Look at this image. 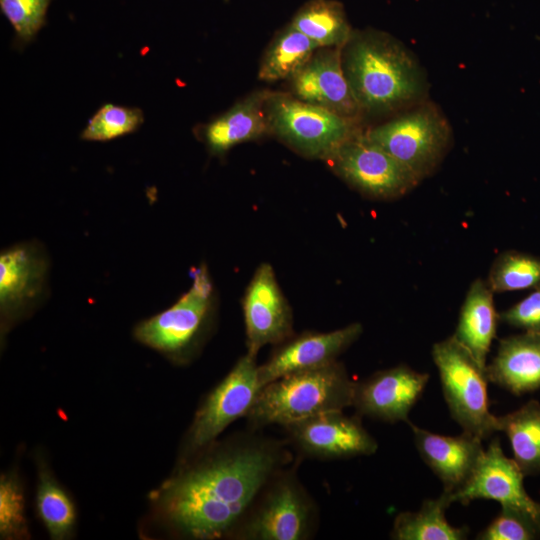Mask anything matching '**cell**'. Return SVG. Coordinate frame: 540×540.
I'll list each match as a JSON object with an SVG mask.
<instances>
[{
    "instance_id": "cell-24",
    "label": "cell",
    "mask_w": 540,
    "mask_h": 540,
    "mask_svg": "<svg viewBox=\"0 0 540 540\" xmlns=\"http://www.w3.org/2000/svg\"><path fill=\"white\" fill-rule=\"evenodd\" d=\"M496 429L508 437L513 459L523 474H539L540 403L531 400L513 412L496 416Z\"/></svg>"
},
{
    "instance_id": "cell-18",
    "label": "cell",
    "mask_w": 540,
    "mask_h": 540,
    "mask_svg": "<svg viewBox=\"0 0 540 540\" xmlns=\"http://www.w3.org/2000/svg\"><path fill=\"white\" fill-rule=\"evenodd\" d=\"M408 424L418 453L443 483V491L452 494L461 489L484 454L482 439L465 431L445 436Z\"/></svg>"
},
{
    "instance_id": "cell-26",
    "label": "cell",
    "mask_w": 540,
    "mask_h": 540,
    "mask_svg": "<svg viewBox=\"0 0 540 540\" xmlns=\"http://www.w3.org/2000/svg\"><path fill=\"white\" fill-rule=\"evenodd\" d=\"M37 511L51 538H67L75 523V509L65 491L41 470L36 495Z\"/></svg>"
},
{
    "instance_id": "cell-9",
    "label": "cell",
    "mask_w": 540,
    "mask_h": 540,
    "mask_svg": "<svg viewBox=\"0 0 540 540\" xmlns=\"http://www.w3.org/2000/svg\"><path fill=\"white\" fill-rule=\"evenodd\" d=\"M327 162L350 187L375 200L401 198L420 183L363 130L343 143Z\"/></svg>"
},
{
    "instance_id": "cell-2",
    "label": "cell",
    "mask_w": 540,
    "mask_h": 540,
    "mask_svg": "<svg viewBox=\"0 0 540 540\" xmlns=\"http://www.w3.org/2000/svg\"><path fill=\"white\" fill-rule=\"evenodd\" d=\"M342 67L363 116L402 112L427 99L429 83L414 53L376 29L353 30Z\"/></svg>"
},
{
    "instance_id": "cell-32",
    "label": "cell",
    "mask_w": 540,
    "mask_h": 540,
    "mask_svg": "<svg viewBox=\"0 0 540 540\" xmlns=\"http://www.w3.org/2000/svg\"><path fill=\"white\" fill-rule=\"evenodd\" d=\"M499 319L526 332H540V285L527 297L500 313Z\"/></svg>"
},
{
    "instance_id": "cell-6",
    "label": "cell",
    "mask_w": 540,
    "mask_h": 540,
    "mask_svg": "<svg viewBox=\"0 0 540 540\" xmlns=\"http://www.w3.org/2000/svg\"><path fill=\"white\" fill-rule=\"evenodd\" d=\"M265 111L270 134L298 154L327 161L361 132V121L348 119L290 93L270 91Z\"/></svg>"
},
{
    "instance_id": "cell-30",
    "label": "cell",
    "mask_w": 540,
    "mask_h": 540,
    "mask_svg": "<svg viewBox=\"0 0 540 540\" xmlns=\"http://www.w3.org/2000/svg\"><path fill=\"white\" fill-rule=\"evenodd\" d=\"M540 538V522L519 509L501 506L500 513L476 537L479 540H534Z\"/></svg>"
},
{
    "instance_id": "cell-3",
    "label": "cell",
    "mask_w": 540,
    "mask_h": 540,
    "mask_svg": "<svg viewBox=\"0 0 540 540\" xmlns=\"http://www.w3.org/2000/svg\"><path fill=\"white\" fill-rule=\"evenodd\" d=\"M355 382L345 366H326L290 374L262 386L247 415L248 427L286 426L315 415L352 407Z\"/></svg>"
},
{
    "instance_id": "cell-29",
    "label": "cell",
    "mask_w": 540,
    "mask_h": 540,
    "mask_svg": "<svg viewBox=\"0 0 540 540\" xmlns=\"http://www.w3.org/2000/svg\"><path fill=\"white\" fill-rule=\"evenodd\" d=\"M51 1L0 0L1 12L14 31V46L22 49L34 40L46 24V14Z\"/></svg>"
},
{
    "instance_id": "cell-13",
    "label": "cell",
    "mask_w": 540,
    "mask_h": 540,
    "mask_svg": "<svg viewBox=\"0 0 540 540\" xmlns=\"http://www.w3.org/2000/svg\"><path fill=\"white\" fill-rule=\"evenodd\" d=\"M49 260L42 245L22 242L0 254V310L5 322L27 314L40 303L47 287Z\"/></svg>"
},
{
    "instance_id": "cell-28",
    "label": "cell",
    "mask_w": 540,
    "mask_h": 540,
    "mask_svg": "<svg viewBox=\"0 0 540 540\" xmlns=\"http://www.w3.org/2000/svg\"><path fill=\"white\" fill-rule=\"evenodd\" d=\"M143 122L141 109L106 103L90 117L80 138L85 141H111L134 133Z\"/></svg>"
},
{
    "instance_id": "cell-33",
    "label": "cell",
    "mask_w": 540,
    "mask_h": 540,
    "mask_svg": "<svg viewBox=\"0 0 540 540\" xmlns=\"http://www.w3.org/2000/svg\"><path fill=\"white\" fill-rule=\"evenodd\" d=\"M225 1H229V0H225Z\"/></svg>"
},
{
    "instance_id": "cell-23",
    "label": "cell",
    "mask_w": 540,
    "mask_h": 540,
    "mask_svg": "<svg viewBox=\"0 0 540 540\" xmlns=\"http://www.w3.org/2000/svg\"><path fill=\"white\" fill-rule=\"evenodd\" d=\"M320 48H342L352 29L344 6L336 0H309L294 14L290 22Z\"/></svg>"
},
{
    "instance_id": "cell-25",
    "label": "cell",
    "mask_w": 540,
    "mask_h": 540,
    "mask_svg": "<svg viewBox=\"0 0 540 540\" xmlns=\"http://www.w3.org/2000/svg\"><path fill=\"white\" fill-rule=\"evenodd\" d=\"M320 48L290 23L272 39L260 62L258 78L265 82L290 80Z\"/></svg>"
},
{
    "instance_id": "cell-4",
    "label": "cell",
    "mask_w": 540,
    "mask_h": 540,
    "mask_svg": "<svg viewBox=\"0 0 540 540\" xmlns=\"http://www.w3.org/2000/svg\"><path fill=\"white\" fill-rule=\"evenodd\" d=\"M300 460V457H296L268 480L230 538L308 540L315 535L319 510L298 478Z\"/></svg>"
},
{
    "instance_id": "cell-21",
    "label": "cell",
    "mask_w": 540,
    "mask_h": 540,
    "mask_svg": "<svg viewBox=\"0 0 540 540\" xmlns=\"http://www.w3.org/2000/svg\"><path fill=\"white\" fill-rule=\"evenodd\" d=\"M493 295L486 280L475 279L466 293L453 334L483 368L500 320Z\"/></svg>"
},
{
    "instance_id": "cell-15",
    "label": "cell",
    "mask_w": 540,
    "mask_h": 540,
    "mask_svg": "<svg viewBox=\"0 0 540 540\" xmlns=\"http://www.w3.org/2000/svg\"><path fill=\"white\" fill-rule=\"evenodd\" d=\"M429 375L407 365L379 370L355 382L353 404L356 414L372 419L409 423V413L421 397Z\"/></svg>"
},
{
    "instance_id": "cell-7",
    "label": "cell",
    "mask_w": 540,
    "mask_h": 540,
    "mask_svg": "<svg viewBox=\"0 0 540 540\" xmlns=\"http://www.w3.org/2000/svg\"><path fill=\"white\" fill-rule=\"evenodd\" d=\"M431 355L452 418L463 431L482 440L496 432V416L489 411L485 368L453 335L435 343Z\"/></svg>"
},
{
    "instance_id": "cell-1",
    "label": "cell",
    "mask_w": 540,
    "mask_h": 540,
    "mask_svg": "<svg viewBox=\"0 0 540 540\" xmlns=\"http://www.w3.org/2000/svg\"><path fill=\"white\" fill-rule=\"evenodd\" d=\"M248 427L186 460L157 491V507L180 536L230 538L268 480L296 458L287 439Z\"/></svg>"
},
{
    "instance_id": "cell-10",
    "label": "cell",
    "mask_w": 540,
    "mask_h": 540,
    "mask_svg": "<svg viewBox=\"0 0 540 540\" xmlns=\"http://www.w3.org/2000/svg\"><path fill=\"white\" fill-rule=\"evenodd\" d=\"M214 304L211 279L204 266L194 271L193 284L171 307L134 329L142 344L172 356L189 351L208 324Z\"/></svg>"
},
{
    "instance_id": "cell-22",
    "label": "cell",
    "mask_w": 540,
    "mask_h": 540,
    "mask_svg": "<svg viewBox=\"0 0 540 540\" xmlns=\"http://www.w3.org/2000/svg\"><path fill=\"white\" fill-rule=\"evenodd\" d=\"M452 503L445 491L436 499H427L416 512L399 513L393 522L390 538L395 540H463L468 527H454L445 511Z\"/></svg>"
},
{
    "instance_id": "cell-14",
    "label": "cell",
    "mask_w": 540,
    "mask_h": 540,
    "mask_svg": "<svg viewBox=\"0 0 540 540\" xmlns=\"http://www.w3.org/2000/svg\"><path fill=\"white\" fill-rule=\"evenodd\" d=\"M360 323L329 332L306 331L276 345L258 367L261 387L281 377L326 366L337 361L362 334Z\"/></svg>"
},
{
    "instance_id": "cell-11",
    "label": "cell",
    "mask_w": 540,
    "mask_h": 540,
    "mask_svg": "<svg viewBox=\"0 0 540 540\" xmlns=\"http://www.w3.org/2000/svg\"><path fill=\"white\" fill-rule=\"evenodd\" d=\"M283 428L290 447L301 459H348L370 456L378 449L361 416H348L343 410L321 413Z\"/></svg>"
},
{
    "instance_id": "cell-19",
    "label": "cell",
    "mask_w": 540,
    "mask_h": 540,
    "mask_svg": "<svg viewBox=\"0 0 540 540\" xmlns=\"http://www.w3.org/2000/svg\"><path fill=\"white\" fill-rule=\"evenodd\" d=\"M270 90L254 91L222 114L195 128L212 156L222 157L235 145L270 134L265 102Z\"/></svg>"
},
{
    "instance_id": "cell-17",
    "label": "cell",
    "mask_w": 540,
    "mask_h": 540,
    "mask_svg": "<svg viewBox=\"0 0 540 540\" xmlns=\"http://www.w3.org/2000/svg\"><path fill=\"white\" fill-rule=\"evenodd\" d=\"M289 82L294 97L361 121L363 113L342 67L341 48H318Z\"/></svg>"
},
{
    "instance_id": "cell-31",
    "label": "cell",
    "mask_w": 540,
    "mask_h": 540,
    "mask_svg": "<svg viewBox=\"0 0 540 540\" xmlns=\"http://www.w3.org/2000/svg\"><path fill=\"white\" fill-rule=\"evenodd\" d=\"M25 531L24 501L18 483L8 477L0 482V532L2 537L19 536Z\"/></svg>"
},
{
    "instance_id": "cell-16",
    "label": "cell",
    "mask_w": 540,
    "mask_h": 540,
    "mask_svg": "<svg viewBox=\"0 0 540 540\" xmlns=\"http://www.w3.org/2000/svg\"><path fill=\"white\" fill-rule=\"evenodd\" d=\"M524 476L515 460L503 453L499 438H495L468 482L455 493H448L449 500L463 505L475 499L495 500L501 506L524 511L540 522V502L526 492Z\"/></svg>"
},
{
    "instance_id": "cell-8",
    "label": "cell",
    "mask_w": 540,
    "mask_h": 540,
    "mask_svg": "<svg viewBox=\"0 0 540 540\" xmlns=\"http://www.w3.org/2000/svg\"><path fill=\"white\" fill-rule=\"evenodd\" d=\"M256 356L246 352L206 396L184 444L185 461L212 443L234 421L246 418L261 388Z\"/></svg>"
},
{
    "instance_id": "cell-5",
    "label": "cell",
    "mask_w": 540,
    "mask_h": 540,
    "mask_svg": "<svg viewBox=\"0 0 540 540\" xmlns=\"http://www.w3.org/2000/svg\"><path fill=\"white\" fill-rule=\"evenodd\" d=\"M364 132L420 182L436 172L453 141L447 117L428 99Z\"/></svg>"
},
{
    "instance_id": "cell-20",
    "label": "cell",
    "mask_w": 540,
    "mask_h": 540,
    "mask_svg": "<svg viewBox=\"0 0 540 540\" xmlns=\"http://www.w3.org/2000/svg\"><path fill=\"white\" fill-rule=\"evenodd\" d=\"M489 382L514 395L540 389V332L501 339L496 356L485 368Z\"/></svg>"
},
{
    "instance_id": "cell-12",
    "label": "cell",
    "mask_w": 540,
    "mask_h": 540,
    "mask_svg": "<svg viewBox=\"0 0 540 540\" xmlns=\"http://www.w3.org/2000/svg\"><path fill=\"white\" fill-rule=\"evenodd\" d=\"M242 308L246 352L257 356L264 346H276L294 335L292 309L269 263H262L255 270L246 288Z\"/></svg>"
},
{
    "instance_id": "cell-27",
    "label": "cell",
    "mask_w": 540,
    "mask_h": 540,
    "mask_svg": "<svg viewBox=\"0 0 540 540\" xmlns=\"http://www.w3.org/2000/svg\"><path fill=\"white\" fill-rule=\"evenodd\" d=\"M486 281L494 294L536 288L540 285V258L514 250L502 252L494 260Z\"/></svg>"
}]
</instances>
